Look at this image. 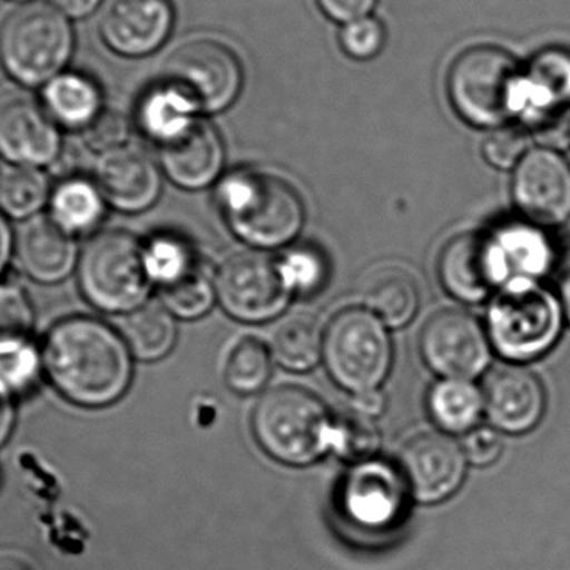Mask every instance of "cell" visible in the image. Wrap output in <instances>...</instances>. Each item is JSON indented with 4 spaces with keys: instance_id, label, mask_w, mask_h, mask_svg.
I'll list each match as a JSON object with an SVG mask.
<instances>
[{
    "instance_id": "obj_1",
    "label": "cell",
    "mask_w": 570,
    "mask_h": 570,
    "mask_svg": "<svg viewBox=\"0 0 570 570\" xmlns=\"http://www.w3.org/2000/svg\"><path fill=\"white\" fill-rule=\"evenodd\" d=\"M43 371L62 397L82 407L119 401L132 381V354L119 332L92 317L53 325L42 351Z\"/></svg>"
},
{
    "instance_id": "obj_2",
    "label": "cell",
    "mask_w": 570,
    "mask_h": 570,
    "mask_svg": "<svg viewBox=\"0 0 570 570\" xmlns=\"http://www.w3.org/2000/svg\"><path fill=\"white\" fill-rule=\"evenodd\" d=\"M216 200L234 236L254 249L291 246L304 229L302 197L291 183L266 170L229 174L217 186Z\"/></svg>"
},
{
    "instance_id": "obj_3",
    "label": "cell",
    "mask_w": 570,
    "mask_h": 570,
    "mask_svg": "<svg viewBox=\"0 0 570 570\" xmlns=\"http://www.w3.org/2000/svg\"><path fill=\"white\" fill-rule=\"evenodd\" d=\"M564 325L559 295L534 281H514L502 287L491 298L485 318L492 351L511 365L532 364L548 355Z\"/></svg>"
},
{
    "instance_id": "obj_4",
    "label": "cell",
    "mask_w": 570,
    "mask_h": 570,
    "mask_svg": "<svg viewBox=\"0 0 570 570\" xmlns=\"http://www.w3.org/2000/svg\"><path fill=\"white\" fill-rule=\"evenodd\" d=\"M332 424L324 402L297 385L264 392L250 421L261 449L292 468L314 464L331 451Z\"/></svg>"
},
{
    "instance_id": "obj_5",
    "label": "cell",
    "mask_w": 570,
    "mask_h": 570,
    "mask_svg": "<svg viewBox=\"0 0 570 570\" xmlns=\"http://www.w3.org/2000/svg\"><path fill=\"white\" fill-rule=\"evenodd\" d=\"M522 67L498 46H472L462 50L448 72L452 109L469 126L499 129L518 119Z\"/></svg>"
},
{
    "instance_id": "obj_6",
    "label": "cell",
    "mask_w": 570,
    "mask_h": 570,
    "mask_svg": "<svg viewBox=\"0 0 570 570\" xmlns=\"http://www.w3.org/2000/svg\"><path fill=\"white\" fill-rule=\"evenodd\" d=\"M70 20L49 2L17 7L0 26V66L23 87L46 86L73 53Z\"/></svg>"
},
{
    "instance_id": "obj_7",
    "label": "cell",
    "mask_w": 570,
    "mask_h": 570,
    "mask_svg": "<svg viewBox=\"0 0 570 570\" xmlns=\"http://www.w3.org/2000/svg\"><path fill=\"white\" fill-rule=\"evenodd\" d=\"M79 284L87 301L109 314L147 304L154 284L142 244L126 230L97 234L80 256Z\"/></svg>"
},
{
    "instance_id": "obj_8",
    "label": "cell",
    "mask_w": 570,
    "mask_h": 570,
    "mask_svg": "<svg viewBox=\"0 0 570 570\" xmlns=\"http://www.w3.org/2000/svg\"><path fill=\"white\" fill-rule=\"evenodd\" d=\"M387 328L365 307L342 308L328 321L322 358L338 387L352 395L381 389L394 361Z\"/></svg>"
},
{
    "instance_id": "obj_9",
    "label": "cell",
    "mask_w": 570,
    "mask_h": 570,
    "mask_svg": "<svg viewBox=\"0 0 570 570\" xmlns=\"http://www.w3.org/2000/svg\"><path fill=\"white\" fill-rule=\"evenodd\" d=\"M160 82L177 90L197 114H217L236 102L244 72L239 57L226 43L197 39L170 53Z\"/></svg>"
},
{
    "instance_id": "obj_10",
    "label": "cell",
    "mask_w": 570,
    "mask_h": 570,
    "mask_svg": "<svg viewBox=\"0 0 570 570\" xmlns=\"http://www.w3.org/2000/svg\"><path fill=\"white\" fill-rule=\"evenodd\" d=\"M216 292L224 312L246 324L279 317L294 297L281 273L279 259L259 250L224 261L216 274Z\"/></svg>"
},
{
    "instance_id": "obj_11",
    "label": "cell",
    "mask_w": 570,
    "mask_h": 570,
    "mask_svg": "<svg viewBox=\"0 0 570 570\" xmlns=\"http://www.w3.org/2000/svg\"><path fill=\"white\" fill-rule=\"evenodd\" d=\"M419 348L425 365L439 377L462 381L485 374L494 354L481 321L459 308H445L429 317Z\"/></svg>"
},
{
    "instance_id": "obj_12",
    "label": "cell",
    "mask_w": 570,
    "mask_h": 570,
    "mask_svg": "<svg viewBox=\"0 0 570 570\" xmlns=\"http://www.w3.org/2000/svg\"><path fill=\"white\" fill-rule=\"evenodd\" d=\"M519 217L546 229L570 219V163L551 147H531L518 164L511 184Z\"/></svg>"
},
{
    "instance_id": "obj_13",
    "label": "cell",
    "mask_w": 570,
    "mask_h": 570,
    "mask_svg": "<svg viewBox=\"0 0 570 570\" xmlns=\"http://www.w3.org/2000/svg\"><path fill=\"white\" fill-rule=\"evenodd\" d=\"M438 276L444 291L464 304H481L509 283L491 230L452 237L439 254Z\"/></svg>"
},
{
    "instance_id": "obj_14",
    "label": "cell",
    "mask_w": 570,
    "mask_h": 570,
    "mask_svg": "<svg viewBox=\"0 0 570 570\" xmlns=\"http://www.w3.org/2000/svg\"><path fill=\"white\" fill-rule=\"evenodd\" d=\"M468 464L462 445L439 431L409 439L399 454L397 468L415 501L438 504L462 488Z\"/></svg>"
},
{
    "instance_id": "obj_15",
    "label": "cell",
    "mask_w": 570,
    "mask_h": 570,
    "mask_svg": "<svg viewBox=\"0 0 570 570\" xmlns=\"http://www.w3.org/2000/svg\"><path fill=\"white\" fill-rule=\"evenodd\" d=\"M174 27L170 0H104L99 33L117 56H150L169 39Z\"/></svg>"
},
{
    "instance_id": "obj_16",
    "label": "cell",
    "mask_w": 570,
    "mask_h": 570,
    "mask_svg": "<svg viewBox=\"0 0 570 570\" xmlns=\"http://www.w3.org/2000/svg\"><path fill=\"white\" fill-rule=\"evenodd\" d=\"M407 494L401 469L372 459L348 471L342 482V509L361 528H391L404 514Z\"/></svg>"
},
{
    "instance_id": "obj_17",
    "label": "cell",
    "mask_w": 570,
    "mask_h": 570,
    "mask_svg": "<svg viewBox=\"0 0 570 570\" xmlns=\"http://www.w3.org/2000/svg\"><path fill=\"white\" fill-rule=\"evenodd\" d=\"M482 391L485 417L501 434H529L541 424L548 411L544 384L524 365L509 364L492 372Z\"/></svg>"
},
{
    "instance_id": "obj_18",
    "label": "cell",
    "mask_w": 570,
    "mask_h": 570,
    "mask_svg": "<svg viewBox=\"0 0 570 570\" xmlns=\"http://www.w3.org/2000/svg\"><path fill=\"white\" fill-rule=\"evenodd\" d=\"M60 132L43 106L29 97L0 100V156L13 166L43 167L60 154Z\"/></svg>"
},
{
    "instance_id": "obj_19",
    "label": "cell",
    "mask_w": 570,
    "mask_h": 570,
    "mask_svg": "<svg viewBox=\"0 0 570 570\" xmlns=\"http://www.w3.org/2000/svg\"><path fill=\"white\" fill-rule=\"evenodd\" d=\"M96 184L106 203L129 214L150 209L163 190V177L156 160L130 146L100 156Z\"/></svg>"
},
{
    "instance_id": "obj_20",
    "label": "cell",
    "mask_w": 570,
    "mask_h": 570,
    "mask_svg": "<svg viewBox=\"0 0 570 570\" xmlns=\"http://www.w3.org/2000/svg\"><path fill=\"white\" fill-rule=\"evenodd\" d=\"M570 109V50L548 47L522 69L518 120L528 127L549 126Z\"/></svg>"
},
{
    "instance_id": "obj_21",
    "label": "cell",
    "mask_w": 570,
    "mask_h": 570,
    "mask_svg": "<svg viewBox=\"0 0 570 570\" xmlns=\"http://www.w3.org/2000/svg\"><path fill=\"white\" fill-rule=\"evenodd\" d=\"M224 144L213 124L197 117L159 146V164L170 183L200 190L217 183L224 169Z\"/></svg>"
},
{
    "instance_id": "obj_22",
    "label": "cell",
    "mask_w": 570,
    "mask_h": 570,
    "mask_svg": "<svg viewBox=\"0 0 570 570\" xmlns=\"http://www.w3.org/2000/svg\"><path fill=\"white\" fill-rule=\"evenodd\" d=\"M16 250L23 273L37 283H59L70 276L77 264L72 234L50 216L27 219L17 236Z\"/></svg>"
},
{
    "instance_id": "obj_23",
    "label": "cell",
    "mask_w": 570,
    "mask_h": 570,
    "mask_svg": "<svg viewBox=\"0 0 570 570\" xmlns=\"http://www.w3.org/2000/svg\"><path fill=\"white\" fill-rule=\"evenodd\" d=\"M492 236L502 254L509 283H542L558 266L559 247L551 229L529 223L522 217L492 227Z\"/></svg>"
},
{
    "instance_id": "obj_24",
    "label": "cell",
    "mask_w": 570,
    "mask_h": 570,
    "mask_svg": "<svg viewBox=\"0 0 570 570\" xmlns=\"http://www.w3.org/2000/svg\"><path fill=\"white\" fill-rule=\"evenodd\" d=\"M364 307L377 315L389 328L411 324L421 305L417 281L404 267L384 266L374 271L362 285Z\"/></svg>"
},
{
    "instance_id": "obj_25",
    "label": "cell",
    "mask_w": 570,
    "mask_h": 570,
    "mask_svg": "<svg viewBox=\"0 0 570 570\" xmlns=\"http://www.w3.org/2000/svg\"><path fill=\"white\" fill-rule=\"evenodd\" d=\"M429 417L448 435H465L485 414L484 391L474 381L441 379L429 389Z\"/></svg>"
},
{
    "instance_id": "obj_26",
    "label": "cell",
    "mask_w": 570,
    "mask_h": 570,
    "mask_svg": "<svg viewBox=\"0 0 570 570\" xmlns=\"http://www.w3.org/2000/svg\"><path fill=\"white\" fill-rule=\"evenodd\" d=\"M43 109L57 126L86 129L102 112V92L89 77L62 72L43 86Z\"/></svg>"
},
{
    "instance_id": "obj_27",
    "label": "cell",
    "mask_w": 570,
    "mask_h": 570,
    "mask_svg": "<svg viewBox=\"0 0 570 570\" xmlns=\"http://www.w3.org/2000/svg\"><path fill=\"white\" fill-rule=\"evenodd\" d=\"M271 354L281 367L292 372L312 371L324 352V332L307 312L287 315L274 328Z\"/></svg>"
},
{
    "instance_id": "obj_28",
    "label": "cell",
    "mask_w": 570,
    "mask_h": 570,
    "mask_svg": "<svg viewBox=\"0 0 570 570\" xmlns=\"http://www.w3.org/2000/svg\"><path fill=\"white\" fill-rule=\"evenodd\" d=\"M120 335L134 357L144 362L160 361L176 345V318L163 304L147 302L126 315Z\"/></svg>"
},
{
    "instance_id": "obj_29",
    "label": "cell",
    "mask_w": 570,
    "mask_h": 570,
    "mask_svg": "<svg viewBox=\"0 0 570 570\" xmlns=\"http://www.w3.org/2000/svg\"><path fill=\"white\" fill-rule=\"evenodd\" d=\"M106 199L96 183L72 177L63 180L50 196V217L67 233L96 230L106 213Z\"/></svg>"
},
{
    "instance_id": "obj_30",
    "label": "cell",
    "mask_w": 570,
    "mask_h": 570,
    "mask_svg": "<svg viewBox=\"0 0 570 570\" xmlns=\"http://www.w3.org/2000/svg\"><path fill=\"white\" fill-rule=\"evenodd\" d=\"M196 119V109L164 82L147 90L137 106V124L157 146L176 137Z\"/></svg>"
},
{
    "instance_id": "obj_31",
    "label": "cell",
    "mask_w": 570,
    "mask_h": 570,
    "mask_svg": "<svg viewBox=\"0 0 570 570\" xmlns=\"http://www.w3.org/2000/svg\"><path fill=\"white\" fill-rule=\"evenodd\" d=\"M160 304L183 321L204 317L217 301L216 277L210 276L203 261L183 271L169 283L159 285Z\"/></svg>"
},
{
    "instance_id": "obj_32",
    "label": "cell",
    "mask_w": 570,
    "mask_h": 570,
    "mask_svg": "<svg viewBox=\"0 0 570 570\" xmlns=\"http://www.w3.org/2000/svg\"><path fill=\"white\" fill-rule=\"evenodd\" d=\"M49 196V180L39 167L12 166L0 173V210L13 219L36 216Z\"/></svg>"
},
{
    "instance_id": "obj_33",
    "label": "cell",
    "mask_w": 570,
    "mask_h": 570,
    "mask_svg": "<svg viewBox=\"0 0 570 570\" xmlns=\"http://www.w3.org/2000/svg\"><path fill=\"white\" fill-rule=\"evenodd\" d=\"M273 374L271 348L256 337H246L233 348L224 371L227 387L237 395L263 391Z\"/></svg>"
},
{
    "instance_id": "obj_34",
    "label": "cell",
    "mask_w": 570,
    "mask_h": 570,
    "mask_svg": "<svg viewBox=\"0 0 570 570\" xmlns=\"http://www.w3.org/2000/svg\"><path fill=\"white\" fill-rule=\"evenodd\" d=\"M382 435L375 419L351 411L334 419L332 424L331 451L348 464L377 459Z\"/></svg>"
},
{
    "instance_id": "obj_35",
    "label": "cell",
    "mask_w": 570,
    "mask_h": 570,
    "mask_svg": "<svg viewBox=\"0 0 570 570\" xmlns=\"http://www.w3.org/2000/svg\"><path fill=\"white\" fill-rule=\"evenodd\" d=\"M42 354L32 341L0 342V394L13 399L26 394L39 381Z\"/></svg>"
},
{
    "instance_id": "obj_36",
    "label": "cell",
    "mask_w": 570,
    "mask_h": 570,
    "mask_svg": "<svg viewBox=\"0 0 570 570\" xmlns=\"http://www.w3.org/2000/svg\"><path fill=\"white\" fill-rule=\"evenodd\" d=\"M281 273L292 295L311 297L328 281V264L324 254L312 246L288 249L279 259Z\"/></svg>"
},
{
    "instance_id": "obj_37",
    "label": "cell",
    "mask_w": 570,
    "mask_h": 570,
    "mask_svg": "<svg viewBox=\"0 0 570 570\" xmlns=\"http://www.w3.org/2000/svg\"><path fill=\"white\" fill-rule=\"evenodd\" d=\"M146 253L147 271H149L153 284L159 285L169 283L174 277L179 276L183 271L189 269L194 264L199 263L196 250L173 236H159L144 246Z\"/></svg>"
},
{
    "instance_id": "obj_38",
    "label": "cell",
    "mask_w": 570,
    "mask_h": 570,
    "mask_svg": "<svg viewBox=\"0 0 570 570\" xmlns=\"http://www.w3.org/2000/svg\"><path fill=\"white\" fill-rule=\"evenodd\" d=\"M33 312L26 292L13 284L0 283V342L29 341Z\"/></svg>"
},
{
    "instance_id": "obj_39",
    "label": "cell",
    "mask_w": 570,
    "mask_h": 570,
    "mask_svg": "<svg viewBox=\"0 0 570 570\" xmlns=\"http://www.w3.org/2000/svg\"><path fill=\"white\" fill-rule=\"evenodd\" d=\"M385 39L387 33L384 23L371 16L344 23L338 33L341 49L354 60H371L377 57L384 49Z\"/></svg>"
},
{
    "instance_id": "obj_40",
    "label": "cell",
    "mask_w": 570,
    "mask_h": 570,
    "mask_svg": "<svg viewBox=\"0 0 570 570\" xmlns=\"http://www.w3.org/2000/svg\"><path fill=\"white\" fill-rule=\"evenodd\" d=\"M529 137L521 127L504 126L492 130L482 144V157L489 166L511 170L529 153Z\"/></svg>"
},
{
    "instance_id": "obj_41",
    "label": "cell",
    "mask_w": 570,
    "mask_h": 570,
    "mask_svg": "<svg viewBox=\"0 0 570 570\" xmlns=\"http://www.w3.org/2000/svg\"><path fill=\"white\" fill-rule=\"evenodd\" d=\"M129 136L130 126L126 117L110 109H102V112L83 129V142L100 156L127 146Z\"/></svg>"
},
{
    "instance_id": "obj_42",
    "label": "cell",
    "mask_w": 570,
    "mask_h": 570,
    "mask_svg": "<svg viewBox=\"0 0 570 570\" xmlns=\"http://www.w3.org/2000/svg\"><path fill=\"white\" fill-rule=\"evenodd\" d=\"M461 445L469 464L475 465V468H488V465L494 464L504 451L501 432L495 431L492 425L489 428L479 425V428L472 429L469 434L464 435Z\"/></svg>"
},
{
    "instance_id": "obj_43",
    "label": "cell",
    "mask_w": 570,
    "mask_h": 570,
    "mask_svg": "<svg viewBox=\"0 0 570 570\" xmlns=\"http://www.w3.org/2000/svg\"><path fill=\"white\" fill-rule=\"evenodd\" d=\"M318 9L334 22L348 23L367 17L377 0H315Z\"/></svg>"
},
{
    "instance_id": "obj_44",
    "label": "cell",
    "mask_w": 570,
    "mask_h": 570,
    "mask_svg": "<svg viewBox=\"0 0 570 570\" xmlns=\"http://www.w3.org/2000/svg\"><path fill=\"white\" fill-rule=\"evenodd\" d=\"M385 395L381 389H372V391L361 392V394L352 395V411L358 414L367 415V417H379L385 411Z\"/></svg>"
},
{
    "instance_id": "obj_45",
    "label": "cell",
    "mask_w": 570,
    "mask_h": 570,
    "mask_svg": "<svg viewBox=\"0 0 570 570\" xmlns=\"http://www.w3.org/2000/svg\"><path fill=\"white\" fill-rule=\"evenodd\" d=\"M47 2L56 7L67 19H82L102 7L104 0H47Z\"/></svg>"
},
{
    "instance_id": "obj_46",
    "label": "cell",
    "mask_w": 570,
    "mask_h": 570,
    "mask_svg": "<svg viewBox=\"0 0 570 570\" xmlns=\"http://www.w3.org/2000/svg\"><path fill=\"white\" fill-rule=\"evenodd\" d=\"M13 419H16V412H13L12 399L0 394V445L9 439Z\"/></svg>"
},
{
    "instance_id": "obj_47",
    "label": "cell",
    "mask_w": 570,
    "mask_h": 570,
    "mask_svg": "<svg viewBox=\"0 0 570 570\" xmlns=\"http://www.w3.org/2000/svg\"><path fill=\"white\" fill-rule=\"evenodd\" d=\"M12 234H10L9 224L3 219L0 214V274L6 269L7 263L10 259V253H12Z\"/></svg>"
},
{
    "instance_id": "obj_48",
    "label": "cell",
    "mask_w": 570,
    "mask_h": 570,
    "mask_svg": "<svg viewBox=\"0 0 570 570\" xmlns=\"http://www.w3.org/2000/svg\"><path fill=\"white\" fill-rule=\"evenodd\" d=\"M558 295L561 298L562 311H564L566 324L570 325V271L561 281Z\"/></svg>"
},
{
    "instance_id": "obj_49",
    "label": "cell",
    "mask_w": 570,
    "mask_h": 570,
    "mask_svg": "<svg viewBox=\"0 0 570 570\" xmlns=\"http://www.w3.org/2000/svg\"><path fill=\"white\" fill-rule=\"evenodd\" d=\"M0 570H29V568L23 562H20L19 559L2 556L0 558Z\"/></svg>"
},
{
    "instance_id": "obj_50",
    "label": "cell",
    "mask_w": 570,
    "mask_h": 570,
    "mask_svg": "<svg viewBox=\"0 0 570 570\" xmlns=\"http://www.w3.org/2000/svg\"><path fill=\"white\" fill-rule=\"evenodd\" d=\"M12 2H23V3H29V2H32V0H12Z\"/></svg>"
}]
</instances>
